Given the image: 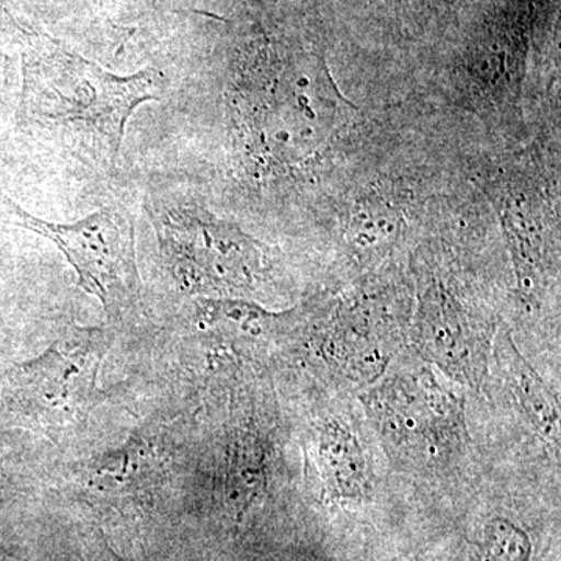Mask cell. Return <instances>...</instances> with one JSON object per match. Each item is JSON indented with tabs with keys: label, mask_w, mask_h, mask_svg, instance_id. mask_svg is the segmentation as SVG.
I'll use <instances>...</instances> for the list:
<instances>
[{
	"label": "cell",
	"mask_w": 561,
	"mask_h": 561,
	"mask_svg": "<svg viewBox=\"0 0 561 561\" xmlns=\"http://www.w3.org/2000/svg\"><path fill=\"white\" fill-rule=\"evenodd\" d=\"M416 343L424 359L454 381L479 387L485 376L489 342L459 306L446 297L427 301L419 320Z\"/></svg>",
	"instance_id": "5b68a950"
},
{
	"label": "cell",
	"mask_w": 561,
	"mask_h": 561,
	"mask_svg": "<svg viewBox=\"0 0 561 561\" xmlns=\"http://www.w3.org/2000/svg\"><path fill=\"white\" fill-rule=\"evenodd\" d=\"M391 561H409V560H391Z\"/></svg>",
	"instance_id": "30bf717a"
},
{
	"label": "cell",
	"mask_w": 561,
	"mask_h": 561,
	"mask_svg": "<svg viewBox=\"0 0 561 561\" xmlns=\"http://www.w3.org/2000/svg\"><path fill=\"white\" fill-rule=\"evenodd\" d=\"M364 402L389 451L413 468L443 467L467 440L463 401L431 368H398Z\"/></svg>",
	"instance_id": "3957f363"
},
{
	"label": "cell",
	"mask_w": 561,
	"mask_h": 561,
	"mask_svg": "<svg viewBox=\"0 0 561 561\" xmlns=\"http://www.w3.org/2000/svg\"><path fill=\"white\" fill-rule=\"evenodd\" d=\"M161 87L157 70L114 76L50 43L27 60L22 124L51 157L110 171L119 160L131 114L142 103L158 101Z\"/></svg>",
	"instance_id": "6da1fadb"
},
{
	"label": "cell",
	"mask_w": 561,
	"mask_h": 561,
	"mask_svg": "<svg viewBox=\"0 0 561 561\" xmlns=\"http://www.w3.org/2000/svg\"><path fill=\"white\" fill-rule=\"evenodd\" d=\"M493 354L519 411L541 437L559 446L560 402L553 391L546 386L522 351L516 348L511 335L497 339Z\"/></svg>",
	"instance_id": "52a82bcc"
},
{
	"label": "cell",
	"mask_w": 561,
	"mask_h": 561,
	"mask_svg": "<svg viewBox=\"0 0 561 561\" xmlns=\"http://www.w3.org/2000/svg\"><path fill=\"white\" fill-rule=\"evenodd\" d=\"M81 561H133L127 559H122V557L116 556L113 551H110V549H105L103 552L95 553V556H92L91 559L81 560Z\"/></svg>",
	"instance_id": "9c48e42d"
},
{
	"label": "cell",
	"mask_w": 561,
	"mask_h": 561,
	"mask_svg": "<svg viewBox=\"0 0 561 561\" xmlns=\"http://www.w3.org/2000/svg\"><path fill=\"white\" fill-rule=\"evenodd\" d=\"M11 220L50 239L79 275L80 286L108 313L124 311L138 298L135 225L127 210L110 206L76 224H51L9 203Z\"/></svg>",
	"instance_id": "277c9868"
},
{
	"label": "cell",
	"mask_w": 561,
	"mask_h": 561,
	"mask_svg": "<svg viewBox=\"0 0 561 561\" xmlns=\"http://www.w3.org/2000/svg\"><path fill=\"white\" fill-rule=\"evenodd\" d=\"M103 339L94 331L50 346L0 375V408L16 426L46 437H66L103 401L98 378Z\"/></svg>",
	"instance_id": "7a4b0ae2"
},
{
	"label": "cell",
	"mask_w": 561,
	"mask_h": 561,
	"mask_svg": "<svg viewBox=\"0 0 561 561\" xmlns=\"http://www.w3.org/2000/svg\"><path fill=\"white\" fill-rule=\"evenodd\" d=\"M309 448L313 471L327 500L356 504L370 497V463L354 424L342 416L321 420Z\"/></svg>",
	"instance_id": "8992f818"
},
{
	"label": "cell",
	"mask_w": 561,
	"mask_h": 561,
	"mask_svg": "<svg viewBox=\"0 0 561 561\" xmlns=\"http://www.w3.org/2000/svg\"><path fill=\"white\" fill-rule=\"evenodd\" d=\"M481 561H534L529 531L518 523L494 516L483 524L478 545Z\"/></svg>",
	"instance_id": "ba28073f"
}]
</instances>
